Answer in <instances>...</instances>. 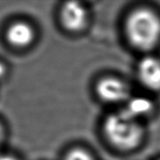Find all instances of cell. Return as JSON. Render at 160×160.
<instances>
[{
    "label": "cell",
    "instance_id": "8992f818",
    "mask_svg": "<svg viewBox=\"0 0 160 160\" xmlns=\"http://www.w3.org/2000/svg\"><path fill=\"white\" fill-rule=\"evenodd\" d=\"M35 32L30 25L18 22L10 26L7 31V39L11 45L17 48H24L34 40Z\"/></svg>",
    "mask_w": 160,
    "mask_h": 160
},
{
    "label": "cell",
    "instance_id": "6da1fadb",
    "mask_svg": "<svg viewBox=\"0 0 160 160\" xmlns=\"http://www.w3.org/2000/svg\"><path fill=\"white\" fill-rule=\"evenodd\" d=\"M125 29L132 47L141 51H148L159 42L160 18L150 9H137L127 18Z\"/></svg>",
    "mask_w": 160,
    "mask_h": 160
},
{
    "label": "cell",
    "instance_id": "277c9868",
    "mask_svg": "<svg viewBox=\"0 0 160 160\" xmlns=\"http://www.w3.org/2000/svg\"><path fill=\"white\" fill-rule=\"evenodd\" d=\"M63 26L71 32L82 30L87 23L88 12L84 6L77 2H67L61 10Z\"/></svg>",
    "mask_w": 160,
    "mask_h": 160
},
{
    "label": "cell",
    "instance_id": "5b68a950",
    "mask_svg": "<svg viewBox=\"0 0 160 160\" xmlns=\"http://www.w3.org/2000/svg\"><path fill=\"white\" fill-rule=\"evenodd\" d=\"M138 78L143 86L150 91H160V60L145 57L138 66Z\"/></svg>",
    "mask_w": 160,
    "mask_h": 160
},
{
    "label": "cell",
    "instance_id": "30bf717a",
    "mask_svg": "<svg viewBox=\"0 0 160 160\" xmlns=\"http://www.w3.org/2000/svg\"><path fill=\"white\" fill-rule=\"evenodd\" d=\"M4 72H5V68H4V65L0 63V78L4 76Z\"/></svg>",
    "mask_w": 160,
    "mask_h": 160
},
{
    "label": "cell",
    "instance_id": "52a82bcc",
    "mask_svg": "<svg viewBox=\"0 0 160 160\" xmlns=\"http://www.w3.org/2000/svg\"><path fill=\"white\" fill-rule=\"evenodd\" d=\"M122 110L139 122L140 119L148 116L152 112L153 103L150 99L144 97L130 98L127 101L125 108Z\"/></svg>",
    "mask_w": 160,
    "mask_h": 160
},
{
    "label": "cell",
    "instance_id": "9c48e42d",
    "mask_svg": "<svg viewBox=\"0 0 160 160\" xmlns=\"http://www.w3.org/2000/svg\"><path fill=\"white\" fill-rule=\"evenodd\" d=\"M0 160H18L10 155H0Z\"/></svg>",
    "mask_w": 160,
    "mask_h": 160
},
{
    "label": "cell",
    "instance_id": "3957f363",
    "mask_svg": "<svg viewBox=\"0 0 160 160\" xmlns=\"http://www.w3.org/2000/svg\"><path fill=\"white\" fill-rule=\"evenodd\" d=\"M98 98L107 103H119L130 98V88L124 81L108 77L101 79L96 87Z\"/></svg>",
    "mask_w": 160,
    "mask_h": 160
},
{
    "label": "cell",
    "instance_id": "7a4b0ae2",
    "mask_svg": "<svg viewBox=\"0 0 160 160\" xmlns=\"http://www.w3.org/2000/svg\"><path fill=\"white\" fill-rule=\"evenodd\" d=\"M103 131L108 142L122 151L136 148L144 137V129L140 122L123 110L108 115L103 124Z\"/></svg>",
    "mask_w": 160,
    "mask_h": 160
},
{
    "label": "cell",
    "instance_id": "8fae6325",
    "mask_svg": "<svg viewBox=\"0 0 160 160\" xmlns=\"http://www.w3.org/2000/svg\"><path fill=\"white\" fill-rule=\"evenodd\" d=\"M2 133H3V130H2V127L0 125V140H1V138H2Z\"/></svg>",
    "mask_w": 160,
    "mask_h": 160
},
{
    "label": "cell",
    "instance_id": "ba28073f",
    "mask_svg": "<svg viewBox=\"0 0 160 160\" xmlns=\"http://www.w3.org/2000/svg\"><path fill=\"white\" fill-rule=\"evenodd\" d=\"M64 160H93L91 154L83 149H74L70 151Z\"/></svg>",
    "mask_w": 160,
    "mask_h": 160
}]
</instances>
